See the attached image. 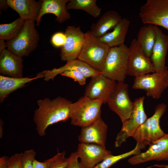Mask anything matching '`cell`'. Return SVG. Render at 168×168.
Here are the masks:
<instances>
[{
  "mask_svg": "<svg viewBox=\"0 0 168 168\" xmlns=\"http://www.w3.org/2000/svg\"><path fill=\"white\" fill-rule=\"evenodd\" d=\"M72 103L71 101L60 96L52 100L46 98L37 100L39 108L35 111L33 120L38 135L44 136L49 126L69 119Z\"/></svg>",
  "mask_w": 168,
  "mask_h": 168,
  "instance_id": "1",
  "label": "cell"
},
{
  "mask_svg": "<svg viewBox=\"0 0 168 168\" xmlns=\"http://www.w3.org/2000/svg\"><path fill=\"white\" fill-rule=\"evenodd\" d=\"M101 99L92 100L84 96L72 104L70 119L71 124L82 128L87 126L101 118Z\"/></svg>",
  "mask_w": 168,
  "mask_h": 168,
  "instance_id": "2",
  "label": "cell"
},
{
  "mask_svg": "<svg viewBox=\"0 0 168 168\" xmlns=\"http://www.w3.org/2000/svg\"><path fill=\"white\" fill-rule=\"evenodd\" d=\"M129 48L124 44L110 48L101 74L116 82H124L128 74Z\"/></svg>",
  "mask_w": 168,
  "mask_h": 168,
  "instance_id": "3",
  "label": "cell"
},
{
  "mask_svg": "<svg viewBox=\"0 0 168 168\" xmlns=\"http://www.w3.org/2000/svg\"><path fill=\"white\" fill-rule=\"evenodd\" d=\"M166 107V105L163 103L157 105L152 116L147 119L133 136L137 141L136 144L141 149L147 145H150L166 134L160 128V121Z\"/></svg>",
  "mask_w": 168,
  "mask_h": 168,
  "instance_id": "4",
  "label": "cell"
},
{
  "mask_svg": "<svg viewBox=\"0 0 168 168\" xmlns=\"http://www.w3.org/2000/svg\"><path fill=\"white\" fill-rule=\"evenodd\" d=\"M85 34L84 44L77 59L101 72L110 48L94 36L90 30Z\"/></svg>",
  "mask_w": 168,
  "mask_h": 168,
  "instance_id": "5",
  "label": "cell"
},
{
  "mask_svg": "<svg viewBox=\"0 0 168 168\" xmlns=\"http://www.w3.org/2000/svg\"><path fill=\"white\" fill-rule=\"evenodd\" d=\"M39 39L35 21H25L19 34L12 40L6 42L7 49L19 57H26L37 48Z\"/></svg>",
  "mask_w": 168,
  "mask_h": 168,
  "instance_id": "6",
  "label": "cell"
},
{
  "mask_svg": "<svg viewBox=\"0 0 168 168\" xmlns=\"http://www.w3.org/2000/svg\"><path fill=\"white\" fill-rule=\"evenodd\" d=\"M168 70L162 72H156L135 77L132 87L134 89H142L146 95L159 99L167 86Z\"/></svg>",
  "mask_w": 168,
  "mask_h": 168,
  "instance_id": "7",
  "label": "cell"
},
{
  "mask_svg": "<svg viewBox=\"0 0 168 168\" xmlns=\"http://www.w3.org/2000/svg\"><path fill=\"white\" fill-rule=\"evenodd\" d=\"M138 14L144 24L160 26L168 32V0H147Z\"/></svg>",
  "mask_w": 168,
  "mask_h": 168,
  "instance_id": "8",
  "label": "cell"
},
{
  "mask_svg": "<svg viewBox=\"0 0 168 168\" xmlns=\"http://www.w3.org/2000/svg\"><path fill=\"white\" fill-rule=\"evenodd\" d=\"M144 99L145 97L142 96L135 99L131 115L122 123V128L117 136L114 143L116 147H119L129 137H133L138 128L147 119L143 107Z\"/></svg>",
  "mask_w": 168,
  "mask_h": 168,
  "instance_id": "9",
  "label": "cell"
},
{
  "mask_svg": "<svg viewBox=\"0 0 168 168\" xmlns=\"http://www.w3.org/2000/svg\"><path fill=\"white\" fill-rule=\"evenodd\" d=\"M128 91L127 83L124 82H117L107 103L110 108L119 116L122 123L130 117L134 106Z\"/></svg>",
  "mask_w": 168,
  "mask_h": 168,
  "instance_id": "10",
  "label": "cell"
},
{
  "mask_svg": "<svg viewBox=\"0 0 168 168\" xmlns=\"http://www.w3.org/2000/svg\"><path fill=\"white\" fill-rule=\"evenodd\" d=\"M129 48L128 75L136 77L157 72L150 58L144 54L136 39L132 40Z\"/></svg>",
  "mask_w": 168,
  "mask_h": 168,
  "instance_id": "11",
  "label": "cell"
},
{
  "mask_svg": "<svg viewBox=\"0 0 168 168\" xmlns=\"http://www.w3.org/2000/svg\"><path fill=\"white\" fill-rule=\"evenodd\" d=\"M65 34L66 39L61 48V59L67 62L77 59L82 50L85 38V34L79 26H68Z\"/></svg>",
  "mask_w": 168,
  "mask_h": 168,
  "instance_id": "12",
  "label": "cell"
},
{
  "mask_svg": "<svg viewBox=\"0 0 168 168\" xmlns=\"http://www.w3.org/2000/svg\"><path fill=\"white\" fill-rule=\"evenodd\" d=\"M117 82L102 74L94 76L86 87L84 96L92 100L101 99L107 103Z\"/></svg>",
  "mask_w": 168,
  "mask_h": 168,
  "instance_id": "13",
  "label": "cell"
},
{
  "mask_svg": "<svg viewBox=\"0 0 168 168\" xmlns=\"http://www.w3.org/2000/svg\"><path fill=\"white\" fill-rule=\"evenodd\" d=\"M77 152L80 159V164L82 168H94L112 155L105 147L93 143H80L78 146Z\"/></svg>",
  "mask_w": 168,
  "mask_h": 168,
  "instance_id": "14",
  "label": "cell"
},
{
  "mask_svg": "<svg viewBox=\"0 0 168 168\" xmlns=\"http://www.w3.org/2000/svg\"><path fill=\"white\" fill-rule=\"evenodd\" d=\"M152 160L168 161V134L151 144L145 152L130 158L128 161L135 165Z\"/></svg>",
  "mask_w": 168,
  "mask_h": 168,
  "instance_id": "15",
  "label": "cell"
},
{
  "mask_svg": "<svg viewBox=\"0 0 168 168\" xmlns=\"http://www.w3.org/2000/svg\"><path fill=\"white\" fill-rule=\"evenodd\" d=\"M107 127L101 117L82 128L78 140L81 143H93L105 147Z\"/></svg>",
  "mask_w": 168,
  "mask_h": 168,
  "instance_id": "16",
  "label": "cell"
},
{
  "mask_svg": "<svg viewBox=\"0 0 168 168\" xmlns=\"http://www.w3.org/2000/svg\"><path fill=\"white\" fill-rule=\"evenodd\" d=\"M156 40L150 58L157 72H162L168 69L165 64L168 49V35L156 26Z\"/></svg>",
  "mask_w": 168,
  "mask_h": 168,
  "instance_id": "17",
  "label": "cell"
},
{
  "mask_svg": "<svg viewBox=\"0 0 168 168\" xmlns=\"http://www.w3.org/2000/svg\"><path fill=\"white\" fill-rule=\"evenodd\" d=\"M0 73L16 78L23 77V60L7 49L0 52Z\"/></svg>",
  "mask_w": 168,
  "mask_h": 168,
  "instance_id": "18",
  "label": "cell"
},
{
  "mask_svg": "<svg viewBox=\"0 0 168 168\" xmlns=\"http://www.w3.org/2000/svg\"><path fill=\"white\" fill-rule=\"evenodd\" d=\"M69 0H42L40 13L36 23L37 26L40 25L42 16L47 13L54 14L55 20L62 23L69 19L71 16L68 11L67 4Z\"/></svg>",
  "mask_w": 168,
  "mask_h": 168,
  "instance_id": "19",
  "label": "cell"
},
{
  "mask_svg": "<svg viewBox=\"0 0 168 168\" xmlns=\"http://www.w3.org/2000/svg\"><path fill=\"white\" fill-rule=\"evenodd\" d=\"M9 7L16 12L25 21H36L42 5V0H7Z\"/></svg>",
  "mask_w": 168,
  "mask_h": 168,
  "instance_id": "20",
  "label": "cell"
},
{
  "mask_svg": "<svg viewBox=\"0 0 168 168\" xmlns=\"http://www.w3.org/2000/svg\"><path fill=\"white\" fill-rule=\"evenodd\" d=\"M69 70H77L82 74L86 78L101 74V72L95 70L86 63L77 59L67 62L64 65L58 68L45 70L41 73L44 77V80L48 81L50 79L53 80L57 75Z\"/></svg>",
  "mask_w": 168,
  "mask_h": 168,
  "instance_id": "21",
  "label": "cell"
},
{
  "mask_svg": "<svg viewBox=\"0 0 168 168\" xmlns=\"http://www.w3.org/2000/svg\"><path fill=\"white\" fill-rule=\"evenodd\" d=\"M122 19L119 14L114 10L108 11L104 13L96 23L91 26L90 31L97 38L114 29Z\"/></svg>",
  "mask_w": 168,
  "mask_h": 168,
  "instance_id": "22",
  "label": "cell"
},
{
  "mask_svg": "<svg viewBox=\"0 0 168 168\" xmlns=\"http://www.w3.org/2000/svg\"><path fill=\"white\" fill-rule=\"evenodd\" d=\"M44 77L40 73L33 78H16L0 75V101L2 103L9 95L17 89L24 86L26 84L34 80Z\"/></svg>",
  "mask_w": 168,
  "mask_h": 168,
  "instance_id": "23",
  "label": "cell"
},
{
  "mask_svg": "<svg viewBox=\"0 0 168 168\" xmlns=\"http://www.w3.org/2000/svg\"><path fill=\"white\" fill-rule=\"evenodd\" d=\"M130 24L129 20L122 18L112 31L98 38L110 48L121 45L124 44Z\"/></svg>",
  "mask_w": 168,
  "mask_h": 168,
  "instance_id": "24",
  "label": "cell"
},
{
  "mask_svg": "<svg viewBox=\"0 0 168 168\" xmlns=\"http://www.w3.org/2000/svg\"><path fill=\"white\" fill-rule=\"evenodd\" d=\"M156 26L147 24L140 29L137 42L145 56L150 58L156 38Z\"/></svg>",
  "mask_w": 168,
  "mask_h": 168,
  "instance_id": "25",
  "label": "cell"
},
{
  "mask_svg": "<svg viewBox=\"0 0 168 168\" xmlns=\"http://www.w3.org/2000/svg\"><path fill=\"white\" fill-rule=\"evenodd\" d=\"M96 2V0H69L67 8L68 10H82L93 17L97 18L100 16L101 9Z\"/></svg>",
  "mask_w": 168,
  "mask_h": 168,
  "instance_id": "26",
  "label": "cell"
},
{
  "mask_svg": "<svg viewBox=\"0 0 168 168\" xmlns=\"http://www.w3.org/2000/svg\"><path fill=\"white\" fill-rule=\"evenodd\" d=\"M25 21L19 17L12 22L0 25V39L9 41L15 37L22 30Z\"/></svg>",
  "mask_w": 168,
  "mask_h": 168,
  "instance_id": "27",
  "label": "cell"
},
{
  "mask_svg": "<svg viewBox=\"0 0 168 168\" xmlns=\"http://www.w3.org/2000/svg\"><path fill=\"white\" fill-rule=\"evenodd\" d=\"M141 149L137 144L132 150L116 156L112 155L96 165L94 168H109L119 161L132 155H136L141 152Z\"/></svg>",
  "mask_w": 168,
  "mask_h": 168,
  "instance_id": "28",
  "label": "cell"
},
{
  "mask_svg": "<svg viewBox=\"0 0 168 168\" xmlns=\"http://www.w3.org/2000/svg\"><path fill=\"white\" fill-rule=\"evenodd\" d=\"M66 152L58 151L57 153L52 158L48 159V168H66L68 164L69 158L65 157Z\"/></svg>",
  "mask_w": 168,
  "mask_h": 168,
  "instance_id": "29",
  "label": "cell"
},
{
  "mask_svg": "<svg viewBox=\"0 0 168 168\" xmlns=\"http://www.w3.org/2000/svg\"><path fill=\"white\" fill-rule=\"evenodd\" d=\"M36 154L34 149L27 150L22 152L21 168H33V162Z\"/></svg>",
  "mask_w": 168,
  "mask_h": 168,
  "instance_id": "30",
  "label": "cell"
},
{
  "mask_svg": "<svg viewBox=\"0 0 168 168\" xmlns=\"http://www.w3.org/2000/svg\"><path fill=\"white\" fill-rule=\"evenodd\" d=\"M63 76L69 77L78 82L81 85L86 84V78L81 72L75 70H69L65 71L60 74Z\"/></svg>",
  "mask_w": 168,
  "mask_h": 168,
  "instance_id": "31",
  "label": "cell"
},
{
  "mask_svg": "<svg viewBox=\"0 0 168 168\" xmlns=\"http://www.w3.org/2000/svg\"><path fill=\"white\" fill-rule=\"evenodd\" d=\"M66 36L65 33L58 32L54 33L51 38L52 44L57 47H62L65 44Z\"/></svg>",
  "mask_w": 168,
  "mask_h": 168,
  "instance_id": "32",
  "label": "cell"
},
{
  "mask_svg": "<svg viewBox=\"0 0 168 168\" xmlns=\"http://www.w3.org/2000/svg\"><path fill=\"white\" fill-rule=\"evenodd\" d=\"M22 154L16 153L10 157L8 168H21Z\"/></svg>",
  "mask_w": 168,
  "mask_h": 168,
  "instance_id": "33",
  "label": "cell"
},
{
  "mask_svg": "<svg viewBox=\"0 0 168 168\" xmlns=\"http://www.w3.org/2000/svg\"><path fill=\"white\" fill-rule=\"evenodd\" d=\"M78 158L77 151L71 153L68 157V163L66 168H82L78 161Z\"/></svg>",
  "mask_w": 168,
  "mask_h": 168,
  "instance_id": "34",
  "label": "cell"
},
{
  "mask_svg": "<svg viewBox=\"0 0 168 168\" xmlns=\"http://www.w3.org/2000/svg\"><path fill=\"white\" fill-rule=\"evenodd\" d=\"M49 165L48 159L44 162H40L35 159L33 162V168H48Z\"/></svg>",
  "mask_w": 168,
  "mask_h": 168,
  "instance_id": "35",
  "label": "cell"
},
{
  "mask_svg": "<svg viewBox=\"0 0 168 168\" xmlns=\"http://www.w3.org/2000/svg\"><path fill=\"white\" fill-rule=\"evenodd\" d=\"M9 157L4 156L0 158V168H8Z\"/></svg>",
  "mask_w": 168,
  "mask_h": 168,
  "instance_id": "36",
  "label": "cell"
},
{
  "mask_svg": "<svg viewBox=\"0 0 168 168\" xmlns=\"http://www.w3.org/2000/svg\"><path fill=\"white\" fill-rule=\"evenodd\" d=\"M6 0H1L0 1V11L6 10L8 7Z\"/></svg>",
  "mask_w": 168,
  "mask_h": 168,
  "instance_id": "37",
  "label": "cell"
},
{
  "mask_svg": "<svg viewBox=\"0 0 168 168\" xmlns=\"http://www.w3.org/2000/svg\"><path fill=\"white\" fill-rule=\"evenodd\" d=\"M7 47L6 42L3 40L0 39V52L4 49H6Z\"/></svg>",
  "mask_w": 168,
  "mask_h": 168,
  "instance_id": "38",
  "label": "cell"
},
{
  "mask_svg": "<svg viewBox=\"0 0 168 168\" xmlns=\"http://www.w3.org/2000/svg\"><path fill=\"white\" fill-rule=\"evenodd\" d=\"M3 121L2 119H0V138H2L3 135Z\"/></svg>",
  "mask_w": 168,
  "mask_h": 168,
  "instance_id": "39",
  "label": "cell"
},
{
  "mask_svg": "<svg viewBox=\"0 0 168 168\" xmlns=\"http://www.w3.org/2000/svg\"><path fill=\"white\" fill-rule=\"evenodd\" d=\"M154 166H156V167H161V168H168V164L167 165L156 164V165H155Z\"/></svg>",
  "mask_w": 168,
  "mask_h": 168,
  "instance_id": "40",
  "label": "cell"
},
{
  "mask_svg": "<svg viewBox=\"0 0 168 168\" xmlns=\"http://www.w3.org/2000/svg\"><path fill=\"white\" fill-rule=\"evenodd\" d=\"M167 86H168V85H167Z\"/></svg>",
  "mask_w": 168,
  "mask_h": 168,
  "instance_id": "41",
  "label": "cell"
}]
</instances>
